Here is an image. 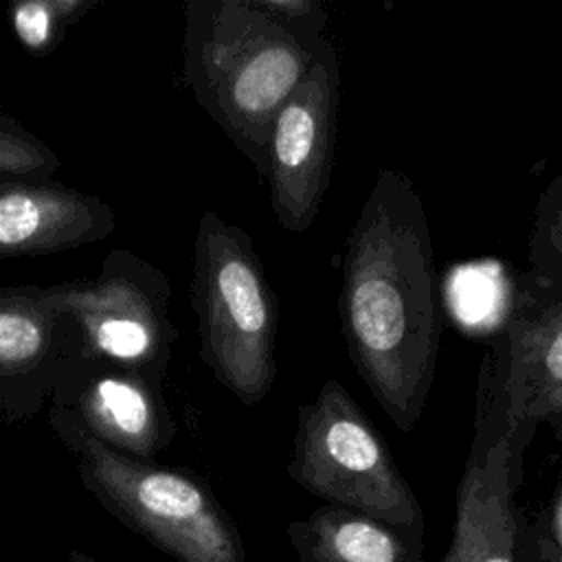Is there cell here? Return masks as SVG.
<instances>
[{
    "label": "cell",
    "mask_w": 562,
    "mask_h": 562,
    "mask_svg": "<svg viewBox=\"0 0 562 562\" xmlns=\"http://www.w3.org/2000/svg\"><path fill=\"white\" fill-rule=\"evenodd\" d=\"M349 360L397 430L422 419L441 345L430 226L413 180L380 169L347 235L338 294Z\"/></svg>",
    "instance_id": "cell-1"
},
{
    "label": "cell",
    "mask_w": 562,
    "mask_h": 562,
    "mask_svg": "<svg viewBox=\"0 0 562 562\" xmlns=\"http://www.w3.org/2000/svg\"><path fill=\"white\" fill-rule=\"evenodd\" d=\"M327 42V33L288 26L252 0L184 2L182 77L261 180L272 121Z\"/></svg>",
    "instance_id": "cell-2"
},
{
    "label": "cell",
    "mask_w": 562,
    "mask_h": 562,
    "mask_svg": "<svg viewBox=\"0 0 562 562\" xmlns=\"http://www.w3.org/2000/svg\"><path fill=\"white\" fill-rule=\"evenodd\" d=\"M189 299L215 382L244 406L263 402L279 369V299L252 237L215 211L198 220Z\"/></svg>",
    "instance_id": "cell-3"
},
{
    "label": "cell",
    "mask_w": 562,
    "mask_h": 562,
    "mask_svg": "<svg viewBox=\"0 0 562 562\" xmlns=\"http://www.w3.org/2000/svg\"><path fill=\"white\" fill-rule=\"evenodd\" d=\"M48 426L77 454L81 485L121 525L178 562H246L237 522L195 472L119 454L64 422Z\"/></svg>",
    "instance_id": "cell-4"
},
{
    "label": "cell",
    "mask_w": 562,
    "mask_h": 562,
    "mask_svg": "<svg viewBox=\"0 0 562 562\" xmlns=\"http://www.w3.org/2000/svg\"><path fill=\"white\" fill-rule=\"evenodd\" d=\"M288 474L327 505L367 514L424 540V512L413 487L373 422L336 378L296 408Z\"/></svg>",
    "instance_id": "cell-5"
},
{
    "label": "cell",
    "mask_w": 562,
    "mask_h": 562,
    "mask_svg": "<svg viewBox=\"0 0 562 562\" xmlns=\"http://www.w3.org/2000/svg\"><path fill=\"white\" fill-rule=\"evenodd\" d=\"M79 338V356L132 369L165 384L178 327L169 277L134 252L112 248L97 274L48 285Z\"/></svg>",
    "instance_id": "cell-6"
},
{
    "label": "cell",
    "mask_w": 562,
    "mask_h": 562,
    "mask_svg": "<svg viewBox=\"0 0 562 562\" xmlns=\"http://www.w3.org/2000/svg\"><path fill=\"white\" fill-rule=\"evenodd\" d=\"M483 362L509 404V479L522 485V457L540 424L562 441V281L522 272Z\"/></svg>",
    "instance_id": "cell-7"
},
{
    "label": "cell",
    "mask_w": 562,
    "mask_h": 562,
    "mask_svg": "<svg viewBox=\"0 0 562 562\" xmlns=\"http://www.w3.org/2000/svg\"><path fill=\"white\" fill-rule=\"evenodd\" d=\"M338 105L340 64L329 40L270 130L266 182L272 215L288 233H305L314 224L329 189Z\"/></svg>",
    "instance_id": "cell-8"
},
{
    "label": "cell",
    "mask_w": 562,
    "mask_h": 562,
    "mask_svg": "<svg viewBox=\"0 0 562 562\" xmlns=\"http://www.w3.org/2000/svg\"><path fill=\"white\" fill-rule=\"evenodd\" d=\"M46 419L64 422L105 448L140 461H154L178 435V422L160 384L86 356H75L64 369Z\"/></svg>",
    "instance_id": "cell-9"
},
{
    "label": "cell",
    "mask_w": 562,
    "mask_h": 562,
    "mask_svg": "<svg viewBox=\"0 0 562 562\" xmlns=\"http://www.w3.org/2000/svg\"><path fill=\"white\" fill-rule=\"evenodd\" d=\"M79 356V338L48 285L0 288V419L29 424Z\"/></svg>",
    "instance_id": "cell-10"
},
{
    "label": "cell",
    "mask_w": 562,
    "mask_h": 562,
    "mask_svg": "<svg viewBox=\"0 0 562 562\" xmlns=\"http://www.w3.org/2000/svg\"><path fill=\"white\" fill-rule=\"evenodd\" d=\"M114 209L53 180L0 184V261L81 248L110 237Z\"/></svg>",
    "instance_id": "cell-11"
},
{
    "label": "cell",
    "mask_w": 562,
    "mask_h": 562,
    "mask_svg": "<svg viewBox=\"0 0 562 562\" xmlns=\"http://www.w3.org/2000/svg\"><path fill=\"white\" fill-rule=\"evenodd\" d=\"M516 490L509 479V446L470 448L459 490L452 542L439 562H520Z\"/></svg>",
    "instance_id": "cell-12"
},
{
    "label": "cell",
    "mask_w": 562,
    "mask_h": 562,
    "mask_svg": "<svg viewBox=\"0 0 562 562\" xmlns=\"http://www.w3.org/2000/svg\"><path fill=\"white\" fill-rule=\"evenodd\" d=\"M301 562H424V540L367 514L321 505L288 525Z\"/></svg>",
    "instance_id": "cell-13"
},
{
    "label": "cell",
    "mask_w": 562,
    "mask_h": 562,
    "mask_svg": "<svg viewBox=\"0 0 562 562\" xmlns=\"http://www.w3.org/2000/svg\"><path fill=\"white\" fill-rule=\"evenodd\" d=\"M97 7L101 0H22L9 9V22L31 57H46L64 42L68 26Z\"/></svg>",
    "instance_id": "cell-14"
},
{
    "label": "cell",
    "mask_w": 562,
    "mask_h": 562,
    "mask_svg": "<svg viewBox=\"0 0 562 562\" xmlns=\"http://www.w3.org/2000/svg\"><path fill=\"white\" fill-rule=\"evenodd\" d=\"M61 167L53 147L0 110V184L50 180Z\"/></svg>",
    "instance_id": "cell-15"
},
{
    "label": "cell",
    "mask_w": 562,
    "mask_h": 562,
    "mask_svg": "<svg viewBox=\"0 0 562 562\" xmlns=\"http://www.w3.org/2000/svg\"><path fill=\"white\" fill-rule=\"evenodd\" d=\"M527 259L529 272L549 281H562V171L536 202Z\"/></svg>",
    "instance_id": "cell-16"
},
{
    "label": "cell",
    "mask_w": 562,
    "mask_h": 562,
    "mask_svg": "<svg viewBox=\"0 0 562 562\" xmlns=\"http://www.w3.org/2000/svg\"><path fill=\"white\" fill-rule=\"evenodd\" d=\"M261 11L274 15L288 26L325 33L327 11L316 0H252Z\"/></svg>",
    "instance_id": "cell-17"
},
{
    "label": "cell",
    "mask_w": 562,
    "mask_h": 562,
    "mask_svg": "<svg viewBox=\"0 0 562 562\" xmlns=\"http://www.w3.org/2000/svg\"><path fill=\"white\" fill-rule=\"evenodd\" d=\"M516 547L520 562H562V555L553 547L547 529L542 527V520L527 522L520 516Z\"/></svg>",
    "instance_id": "cell-18"
},
{
    "label": "cell",
    "mask_w": 562,
    "mask_h": 562,
    "mask_svg": "<svg viewBox=\"0 0 562 562\" xmlns=\"http://www.w3.org/2000/svg\"><path fill=\"white\" fill-rule=\"evenodd\" d=\"M547 533H549L553 547L558 549V553L562 555V485H560V490L555 494V501H553V507H551V518H549Z\"/></svg>",
    "instance_id": "cell-19"
},
{
    "label": "cell",
    "mask_w": 562,
    "mask_h": 562,
    "mask_svg": "<svg viewBox=\"0 0 562 562\" xmlns=\"http://www.w3.org/2000/svg\"><path fill=\"white\" fill-rule=\"evenodd\" d=\"M68 562H101V560H97V558H92V555H88L83 551H70L68 553Z\"/></svg>",
    "instance_id": "cell-20"
}]
</instances>
